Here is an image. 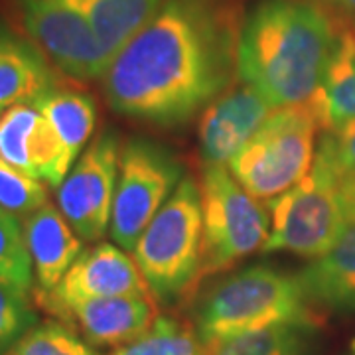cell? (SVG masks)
<instances>
[{"label": "cell", "mask_w": 355, "mask_h": 355, "mask_svg": "<svg viewBox=\"0 0 355 355\" xmlns=\"http://www.w3.org/2000/svg\"><path fill=\"white\" fill-rule=\"evenodd\" d=\"M32 292L0 280V355H6L34 326L38 312L30 298Z\"/></svg>", "instance_id": "obj_25"}, {"label": "cell", "mask_w": 355, "mask_h": 355, "mask_svg": "<svg viewBox=\"0 0 355 355\" xmlns=\"http://www.w3.org/2000/svg\"><path fill=\"white\" fill-rule=\"evenodd\" d=\"M28 36L62 73L76 81L107 76L114 55L87 20L62 0H18Z\"/></svg>", "instance_id": "obj_9"}, {"label": "cell", "mask_w": 355, "mask_h": 355, "mask_svg": "<svg viewBox=\"0 0 355 355\" xmlns=\"http://www.w3.org/2000/svg\"><path fill=\"white\" fill-rule=\"evenodd\" d=\"M6 355H99L77 331L55 320L34 326Z\"/></svg>", "instance_id": "obj_24"}, {"label": "cell", "mask_w": 355, "mask_h": 355, "mask_svg": "<svg viewBox=\"0 0 355 355\" xmlns=\"http://www.w3.org/2000/svg\"><path fill=\"white\" fill-rule=\"evenodd\" d=\"M48 203L46 186L0 158V207L16 217H28Z\"/></svg>", "instance_id": "obj_26"}, {"label": "cell", "mask_w": 355, "mask_h": 355, "mask_svg": "<svg viewBox=\"0 0 355 355\" xmlns=\"http://www.w3.org/2000/svg\"><path fill=\"white\" fill-rule=\"evenodd\" d=\"M318 153L334 166L340 180H355V121L324 130Z\"/></svg>", "instance_id": "obj_27"}, {"label": "cell", "mask_w": 355, "mask_h": 355, "mask_svg": "<svg viewBox=\"0 0 355 355\" xmlns=\"http://www.w3.org/2000/svg\"><path fill=\"white\" fill-rule=\"evenodd\" d=\"M111 355H209L198 331L174 318L156 316L154 324L135 342Z\"/></svg>", "instance_id": "obj_22"}, {"label": "cell", "mask_w": 355, "mask_h": 355, "mask_svg": "<svg viewBox=\"0 0 355 355\" xmlns=\"http://www.w3.org/2000/svg\"><path fill=\"white\" fill-rule=\"evenodd\" d=\"M202 239V191L193 178H184L132 249L158 302L174 304L200 284Z\"/></svg>", "instance_id": "obj_4"}, {"label": "cell", "mask_w": 355, "mask_h": 355, "mask_svg": "<svg viewBox=\"0 0 355 355\" xmlns=\"http://www.w3.org/2000/svg\"><path fill=\"white\" fill-rule=\"evenodd\" d=\"M342 24L343 28H345V32H347V36L352 38V42H354L355 46V16H349L347 20H343Z\"/></svg>", "instance_id": "obj_30"}, {"label": "cell", "mask_w": 355, "mask_h": 355, "mask_svg": "<svg viewBox=\"0 0 355 355\" xmlns=\"http://www.w3.org/2000/svg\"><path fill=\"white\" fill-rule=\"evenodd\" d=\"M314 308L355 312V219L322 257L312 259L296 275Z\"/></svg>", "instance_id": "obj_16"}, {"label": "cell", "mask_w": 355, "mask_h": 355, "mask_svg": "<svg viewBox=\"0 0 355 355\" xmlns=\"http://www.w3.org/2000/svg\"><path fill=\"white\" fill-rule=\"evenodd\" d=\"M243 16L237 0H164L103 77L114 113L180 127L237 76Z\"/></svg>", "instance_id": "obj_1"}, {"label": "cell", "mask_w": 355, "mask_h": 355, "mask_svg": "<svg viewBox=\"0 0 355 355\" xmlns=\"http://www.w3.org/2000/svg\"><path fill=\"white\" fill-rule=\"evenodd\" d=\"M334 12L310 0H257L245 14L237 76L275 109L318 95L340 40Z\"/></svg>", "instance_id": "obj_2"}, {"label": "cell", "mask_w": 355, "mask_h": 355, "mask_svg": "<svg viewBox=\"0 0 355 355\" xmlns=\"http://www.w3.org/2000/svg\"><path fill=\"white\" fill-rule=\"evenodd\" d=\"M202 266L200 282L263 249L270 216L233 178L227 166H203Z\"/></svg>", "instance_id": "obj_7"}, {"label": "cell", "mask_w": 355, "mask_h": 355, "mask_svg": "<svg viewBox=\"0 0 355 355\" xmlns=\"http://www.w3.org/2000/svg\"><path fill=\"white\" fill-rule=\"evenodd\" d=\"M55 316L89 345L116 349L148 330L156 320V310L150 298L113 296L67 306L58 310Z\"/></svg>", "instance_id": "obj_14"}, {"label": "cell", "mask_w": 355, "mask_h": 355, "mask_svg": "<svg viewBox=\"0 0 355 355\" xmlns=\"http://www.w3.org/2000/svg\"><path fill=\"white\" fill-rule=\"evenodd\" d=\"M345 225L340 176L316 150L308 176L270 202V233L263 253L284 251L312 261L338 241Z\"/></svg>", "instance_id": "obj_6"}, {"label": "cell", "mask_w": 355, "mask_h": 355, "mask_svg": "<svg viewBox=\"0 0 355 355\" xmlns=\"http://www.w3.org/2000/svg\"><path fill=\"white\" fill-rule=\"evenodd\" d=\"M318 6L330 10V12H342L347 16H355V0H310Z\"/></svg>", "instance_id": "obj_28"}, {"label": "cell", "mask_w": 355, "mask_h": 355, "mask_svg": "<svg viewBox=\"0 0 355 355\" xmlns=\"http://www.w3.org/2000/svg\"><path fill=\"white\" fill-rule=\"evenodd\" d=\"M193 322L200 340L211 349L217 343L249 331L284 324L318 326V316L296 275L275 266L254 265L205 292Z\"/></svg>", "instance_id": "obj_3"}, {"label": "cell", "mask_w": 355, "mask_h": 355, "mask_svg": "<svg viewBox=\"0 0 355 355\" xmlns=\"http://www.w3.org/2000/svg\"><path fill=\"white\" fill-rule=\"evenodd\" d=\"M182 180V164L170 148L142 137L127 140L121 148L109 229L121 249H135L144 229Z\"/></svg>", "instance_id": "obj_8"}, {"label": "cell", "mask_w": 355, "mask_h": 355, "mask_svg": "<svg viewBox=\"0 0 355 355\" xmlns=\"http://www.w3.org/2000/svg\"><path fill=\"white\" fill-rule=\"evenodd\" d=\"M0 280L34 291V265L18 217L0 207Z\"/></svg>", "instance_id": "obj_23"}, {"label": "cell", "mask_w": 355, "mask_h": 355, "mask_svg": "<svg viewBox=\"0 0 355 355\" xmlns=\"http://www.w3.org/2000/svg\"><path fill=\"white\" fill-rule=\"evenodd\" d=\"M340 30V40L331 55L324 83L310 101L318 123L324 130L355 121V46L345 28Z\"/></svg>", "instance_id": "obj_19"}, {"label": "cell", "mask_w": 355, "mask_h": 355, "mask_svg": "<svg viewBox=\"0 0 355 355\" xmlns=\"http://www.w3.org/2000/svg\"><path fill=\"white\" fill-rule=\"evenodd\" d=\"M60 85L44 51L0 20V111L20 103H34Z\"/></svg>", "instance_id": "obj_17"}, {"label": "cell", "mask_w": 355, "mask_h": 355, "mask_svg": "<svg viewBox=\"0 0 355 355\" xmlns=\"http://www.w3.org/2000/svg\"><path fill=\"white\" fill-rule=\"evenodd\" d=\"M0 158L50 188H60L73 168L55 128L34 103L0 111Z\"/></svg>", "instance_id": "obj_12"}, {"label": "cell", "mask_w": 355, "mask_h": 355, "mask_svg": "<svg viewBox=\"0 0 355 355\" xmlns=\"http://www.w3.org/2000/svg\"><path fill=\"white\" fill-rule=\"evenodd\" d=\"M113 296L150 298L153 294L139 265L125 249L113 243H99L79 254L60 284L48 294H38V300L48 312L55 314L67 306Z\"/></svg>", "instance_id": "obj_11"}, {"label": "cell", "mask_w": 355, "mask_h": 355, "mask_svg": "<svg viewBox=\"0 0 355 355\" xmlns=\"http://www.w3.org/2000/svg\"><path fill=\"white\" fill-rule=\"evenodd\" d=\"M87 20L105 48L116 55L153 18L164 0H62Z\"/></svg>", "instance_id": "obj_18"}, {"label": "cell", "mask_w": 355, "mask_h": 355, "mask_svg": "<svg viewBox=\"0 0 355 355\" xmlns=\"http://www.w3.org/2000/svg\"><path fill=\"white\" fill-rule=\"evenodd\" d=\"M275 107L251 85H231L200 119L198 139L203 166H227L253 139Z\"/></svg>", "instance_id": "obj_13"}, {"label": "cell", "mask_w": 355, "mask_h": 355, "mask_svg": "<svg viewBox=\"0 0 355 355\" xmlns=\"http://www.w3.org/2000/svg\"><path fill=\"white\" fill-rule=\"evenodd\" d=\"M318 326L284 324L217 343L209 355H312Z\"/></svg>", "instance_id": "obj_21"}, {"label": "cell", "mask_w": 355, "mask_h": 355, "mask_svg": "<svg viewBox=\"0 0 355 355\" xmlns=\"http://www.w3.org/2000/svg\"><path fill=\"white\" fill-rule=\"evenodd\" d=\"M320 128L310 103L275 109L231 158L229 172L254 200L272 202L312 170Z\"/></svg>", "instance_id": "obj_5"}, {"label": "cell", "mask_w": 355, "mask_h": 355, "mask_svg": "<svg viewBox=\"0 0 355 355\" xmlns=\"http://www.w3.org/2000/svg\"><path fill=\"white\" fill-rule=\"evenodd\" d=\"M34 105L55 128L69 160L76 164L79 153L85 148L97 123V107L93 97L69 87H51Z\"/></svg>", "instance_id": "obj_20"}, {"label": "cell", "mask_w": 355, "mask_h": 355, "mask_svg": "<svg viewBox=\"0 0 355 355\" xmlns=\"http://www.w3.org/2000/svg\"><path fill=\"white\" fill-rule=\"evenodd\" d=\"M347 355H355V342L352 343V347H349V354Z\"/></svg>", "instance_id": "obj_31"}, {"label": "cell", "mask_w": 355, "mask_h": 355, "mask_svg": "<svg viewBox=\"0 0 355 355\" xmlns=\"http://www.w3.org/2000/svg\"><path fill=\"white\" fill-rule=\"evenodd\" d=\"M24 237L34 265L38 294L51 292L83 253V239L60 207L46 203L24 219Z\"/></svg>", "instance_id": "obj_15"}, {"label": "cell", "mask_w": 355, "mask_h": 355, "mask_svg": "<svg viewBox=\"0 0 355 355\" xmlns=\"http://www.w3.org/2000/svg\"><path fill=\"white\" fill-rule=\"evenodd\" d=\"M342 182V198L347 221L355 219V180H340Z\"/></svg>", "instance_id": "obj_29"}, {"label": "cell", "mask_w": 355, "mask_h": 355, "mask_svg": "<svg viewBox=\"0 0 355 355\" xmlns=\"http://www.w3.org/2000/svg\"><path fill=\"white\" fill-rule=\"evenodd\" d=\"M121 148L116 132H101L58 188L60 211L83 241H99L111 229Z\"/></svg>", "instance_id": "obj_10"}]
</instances>
